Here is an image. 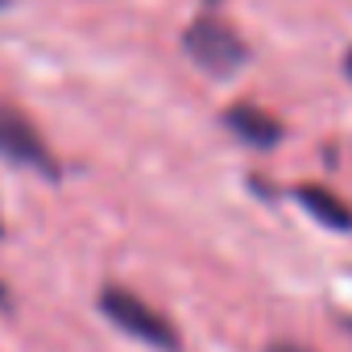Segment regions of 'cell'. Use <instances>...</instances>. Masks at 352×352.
<instances>
[{
	"label": "cell",
	"mask_w": 352,
	"mask_h": 352,
	"mask_svg": "<svg viewBox=\"0 0 352 352\" xmlns=\"http://www.w3.org/2000/svg\"><path fill=\"white\" fill-rule=\"evenodd\" d=\"M183 54L212 79H232L249 63V42L224 17H195L183 30Z\"/></svg>",
	"instance_id": "1"
},
{
	"label": "cell",
	"mask_w": 352,
	"mask_h": 352,
	"mask_svg": "<svg viewBox=\"0 0 352 352\" xmlns=\"http://www.w3.org/2000/svg\"><path fill=\"white\" fill-rule=\"evenodd\" d=\"M100 311L133 340L157 348V352H179L183 340H179V327H174L162 311H153L141 294H133L129 286H104L100 290Z\"/></svg>",
	"instance_id": "2"
},
{
	"label": "cell",
	"mask_w": 352,
	"mask_h": 352,
	"mask_svg": "<svg viewBox=\"0 0 352 352\" xmlns=\"http://www.w3.org/2000/svg\"><path fill=\"white\" fill-rule=\"evenodd\" d=\"M0 157L21 170H38L42 179H58L63 166L54 157V149L46 145V137L38 133V124L9 100H0Z\"/></svg>",
	"instance_id": "3"
},
{
	"label": "cell",
	"mask_w": 352,
	"mask_h": 352,
	"mask_svg": "<svg viewBox=\"0 0 352 352\" xmlns=\"http://www.w3.org/2000/svg\"><path fill=\"white\" fill-rule=\"evenodd\" d=\"M224 129L236 137V141H245V145H253V149H274L278 141H282V120L278 116H270L265 108H257V104H232L228 112H224Z\"/></svg>",
	"instance_id": "4"
},
{
	"label": "cell",
	"mask_w": 352,
	"mask_h": 352,
	"mask_svg": "<svg viewBox=\"0 0 352 352\" xmlns=\"http://www.w3.org/2000/svg\"><path fill=\"white\" fill-rule=\"evenodd\" d=\"M294 199H298L323 228H331V232H352V208H348L336 191H327V187H319V183H302V187L294 191Z\"/></svg>",
	"instance_id": "5"
},
{
	"label": "cell",
	"mask_w": 352,
	"mask_h": 352,
	"mask_svg": "<svg viewBox=\"0 0 352 352\" xmlns=\"http://www.w3.org/2000/svg\"><path fill=\"white\" fill-rule=\"evenodd\" d=\"M265 352H311V348H302V344H286V340H278V344H270Z\"/></svg>",
	"instance_id": "6"
},
{
	"label": "cell",
	"mask_w": 352,
	"mask_h": 352,
	"mask_svg": "<svg viewBox=\"0 0 352 352\" xmlns=\"http://www.w3.org/2000/svg\"><path fill=\"white\" fill-rule=\"evenodd\" d=\"M0 311H13V302H9V286L0 282Z\"/></svg>",
	"instance_id": "7"
},
{
	"label": "cell",
	"mask_w": 352,
	"mask_h": 352,
	"mask_svg": "<svg viewBox=\"0 0 352 352\" xmlns=\"http://www.w3.org/2000/svg\"><path fill=\"white\" fill-rule=\"evenodd\" d=\"M344 71H348V79H352V50H348V58H344Z\"/></svg>",
	"instance_id": "8"
},
{
	"label": "cell",
	"mask_w": 352,
	"mask_h": 352,
	"mask_svg": "<svg viewBox=\"0 0 352 352\" xmlns=\"http://www.w3.org/2000/svg\"><path fill=\"white\" fill-rule=\"evenodd\" d=\"M344 327H348V331H352V315H348V319H344Z\"/></svg>",
	"instance_id": "9"
},
{
	"label": "cell",
	"mask_w": 352,
	"mask_h": 352,
	"mask_svg": "<svg viewBox=\"0 0 352 352\" xmlns=\"http://www.w3.org/2000/svg\"><path fill=\"white\" fill-rule=\"evenodd\" d=\"M9 5H13V0H0V9H9Z\"/></svg>",
	"instance_id": "10"
},
{
	"label": "cell",
	"mask_w": 352,
	"mask_h": 352,
	"mask_svg": "<svg viewBox=\"0 0 352 352\" xmlns=\"http://www.w3.org/2000/svg\"><path fill=\"white\" fill-rule=\"evenodd\" d=\"M208 5H220V0H208Z\"/></svg>",
	"instance_id": "11"
},
{
	"label": "cell",
	"mask_w": 352,
	"mask_h": 352,
	"mask_svg": "<svg viewBox=\"0 0 352 352\" xmlns=\"http://www.w3.org/2000/svg\"><path fill=\"white\" fill-rule=\"evenodd\" d=\"M0 232H5V224H0Z\"/></svg>",
	"instance_id": "12"
}]
</instances>
